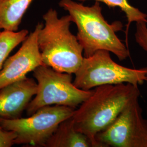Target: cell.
<instances>
[{"mask_svg": "<svg viewBox=\"0 0 147 147\" xmlns=\"http://www.w3.org/2000/svg\"><path fill=\"white\" fill-rule=\"evenodd\" d=\"M138 86L131 84L104 85L93 89L71 117L75 129L88 137L95 147H102L96 142V135L105 130L131 100L139 98Z\"/></svg>", "mask_w": 147, "mask_h": 147, "instance_id": "obj_1", "label": "cell"}, {"mask_svg": "<svg viewBox=\"0 0 147 147\" xmlns=\"http://www.w3.org/2000/svg\"><path fill=\"white\" fill-rule=\"evenodd\" d=\"M79 1H86L89 0H77ZM101 2L111 7H118L126 15L127 25H126V38L127 37V32L130 25L133 22H144L147 24V14L140 11L138 8L130 5L127 0H94Z\"/></svg>", "mask_w": 147, "mask_h": 147, "instance_id": "obj_13", "label": "cell"}, {"mask_svg": "<svg viewBox=\"0 0 147 147\" xmlns=\"http://www.w3.org/2000/svg\"><path fill=\"white\" fill-rule=\"evenodd\" d=\"M59 5L68 12L77 26L76 37L83 47L84 57L101 50L115 54L120 61L130 56L128 48L116 34L121 31L123 24L120 21L108 23L99 2L88 7L73 0H61Z\"/></svg>", "mask_w": 147, "mask_h": 147, "instance_id": "obj_2", "label": "cell"}, {"mask_svg": "<svg viewBox=\"0 0 147 147\" xmlns=\"http://www.w3.org/2000/svg\"><path fill=\"white\" fill-rule=\"evenodd\" d=\"M28 34V31H0V71L10 53L23 42Z\"/></svg>", "mask_w": 147, "mask_h": 147, "instance_id": "obj_12", "label": "cell"}, {"mask_svg": "<svg viewBox=\"0 0 147 147\" xmlns=\"http://www.w3.org/2000/svg\"><path fill=\"white\" fill-rule=\"evenodd\" d=\"M75 110L62 105L47 106L28 118L8 119L0 117V125L5 130L16 132L15 144L45 147L59 124L73 116Z\"/></svg>", "mask_w": 147, "mask_h": 147, "instance_id": "obj_6", "label": "cell"}, {"mask_svg": "<svg viewBox=\"0 0 147 147\" xmlns=\"http://www.w3.org/2000/svg\"><path fill=\"white\" fill-rule=\"evenodd\" d=\"M33 0H0V31H18Z\"/></svg>", "mask_w": 147, "mask_h": 147, "instance_id": "obj_11", "label": "cell"}, {"mask_svg": "<svg viewBox=\"0 0 147 147\" xmlns=\"http://www.w3.org/2000/svg\"><path fill=\"white\" fill-rule=\"evenodd\" d=\"M71 117L59 124L45 147H95L88 137L75 129Z\"/></svg>", "mask_w": 147, "mask_h": 147, "instance_id": "obj_10", "label": "cell"}, {"mask_svg": "<svg viewBox=\"0 0 147 147\" xmlns=\"http://www.w3.org/2000/svg\"><path fill=\"white\" fill-rule=\"evenodd\" d=\"M73 81L79 89L89 90L104 85L131 84H142L147 75V67L132 69L116 63L110 52L98 50L88 57H84Z\"/></svg>", "mask_w": 147, "mask_h": 147, "instance_id": "obj_4", "label": "cell"}, {"mask_svg": "<svg viewBox=\"0 0 147 147\" xmlns=\"http://www.w3.org/2000/svg\"><path fill=\"white\" fill-rule=\"evenodd\" d=\"M45 24L38 34V44L43 64L62 73L74 74L82 63L84 49L71 32L70 15L58 17L50 8L42 16Z\"/></svg>", "mask_w": 147, "mask_h": 147, "instance_id": "obj_3", "label": "cell"}, {"mask_svg": "<svg viewBox=\"0 0 147 147\" xmlns=\"http://www.w3.org/2000/svg\"><path fill=\"white\" fill-rule=\"evenodd\" d=\"M42 26V24L38 23L34 31L22 42L19 50L7 58L0 71V89L25 79L27 74L43 64L38 44V34Z\"/></svg>", "mask_w": 147, "mask_h": 147, "instance_id": "obj_8", "label": "cell"}, {"mask_svg": "<svg viewBox=\"0 0 147 147\" xmlns=\"http://www.w3.org/2000/svg\"><path fill=\"white\" fill-rule=\"evenodd\" d=\"M37 92L27 107L31 116L38 109L50 105H62L76 108L92 94L93 89L84 90L76 87L71 74L59 72L44 64L33 71Z\"/></svg>", "mask_w": 147, "mask_h": 147, "instance_id": "obj_5", "label": "cell"}, {"mask_svg": "<svg viewBox=\"0 0 147 147\" xmlns=\"http://www.w3.org/2000/svg\"><path fill=\"white\" fill-rule=\"evenodd\" d=\"M95 139L102 147H147V120L142 116L138 98L129 102Z\"/></svg>", "mask_w": 147, "mask_h": 147, "instance_id": "obj_7", "label": "cell"}, {"mask_svg": "<svg viewBox=\"0 0 147 147\" xmlns=\"http://www.w3.org/2000/svg\"><path fill=\"white\" fill-rule=\"evenodd\" d=\"M16 137L15 132L5 130L0 125V147H11L14 145Z\"/></svg>", "mask_w": 147, "mask_h": 147, "instance_id": "obj_15", "label": "cell"}, {"mask_svg": "<svg viewBox=\"0 0 147 147\" xmlns=\"http://www.w3.org/2000/svg\"><path fill=\"white\" fill-rule=\"evenodd\" d=\"M135 37L137 43L144 51L147 52V26L146 22H136V28ZM145 81L147 84V75Z\"/></svg>", "mask_w": 147, "mask_h": 147, "instance_id": "obj_14", "label": "cell"}, {"mask_svg": "<svg viewBox=\"0 0 147 147\" xmlns=\"http://www.w3.org/2000/svg\"><path fill=\"white\" fill-rule=\"evenodd\" d=\"M37 88L34 79L26 78L0 89V117L8 119L21 118Z\"/></svg>", "mask_w": 147, "mask_h": 147, "instance_id": "obj_9", "label": "cell"}]
</instances>
